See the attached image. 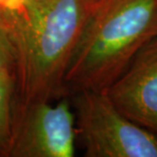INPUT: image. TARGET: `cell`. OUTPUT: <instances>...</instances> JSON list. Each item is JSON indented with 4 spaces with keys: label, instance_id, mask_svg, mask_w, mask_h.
<instances>
[{
    "label": "cell",
    "instance_id": "1",
    "mask_svg": "<svg viewBox=\"0 0 157 157\" xmlns=\"http://www.w3.org/2000/svg\"><path fill=\"white\" fill-rule=\"evenodd\" d=\"M92 10L84 0H18L8 25L17 52V114L67 96L64 77Z\"/></svg>",
    "mask_w": 157,
    "mask_h": 157
},
{
    "label": "cell",
    "instance_id": "2",
    "mask_svg": "<svg viewBox=\"0 0 157 157\" xmlns=\"http://www.w3.org/2000/svg\"><path fill=\"white\" fill-rule=\"evenodd\" d=\"M157 35V0H107L91 12L64 77L65 95L105 92Z\"/></svg>",
    "mask_w": 157,
    "mask_h": 157
},
{
    "label": "cell",
    "instance_id": "3",
    "mask_svg": "<svg viewBox=\"0 0 157 157\" xmlns=\"http://www.w3.org/2000/svg\"><path fill=\"white\" fill-rule=\"evenodd\" d=\"M68 97L85 156L157 157V133L125 117L105 92L82 90Z\"/></svg>",
    "mask_w": 157,
    "mask_h": 157
},
{
    "label": "cell",
    "instance_id": "4",
    "mask_svg": "<svg viewBox=\"0 0 157 157\" xmlns=\"http://www.w3.org/2000/svg\"><path fill=\"white\" fill-rule=\"evenodd\" d=\"M76 141V117L64 96L55 105L41 102L18 112L9 157H74Z\"/></svg>",
    "mask_w": 157,
    "mask_h": 157
},
{
    "label": "cell",
    "instance_id": "5",
    "mask_svg": "<svg viewBox=\"0 0 157 157\" xmlns=\"http://www.w3.org/2000/svg\"><path fill=\"white\" fill-rule=\"evenodd\" d=\"M105 93L125 117L157 133V35L136 53Z\"/></svg>",
    "mask_w": 157,
    "mask_h": 157
},
{
    "label": "cell",
    "instance_id": "6",
    "mask_svg": "<svg viewBox=\"0 0 157 157\" xmlns=\"http://www.w3.org/2000/svg\"><path fill=\"white\" fill-rule=\"evenodd\" d=\"M17 83L0 77V157H9L17 122Z\"/></svg>",
    "mask_w": 157,
    "mask_h": 157
},
{
    "label": "cell",
    "instance_id": "7",
    "mask_svg": "<svg viewBox=\"0 0 157 157\" xmlns=\"http://www.w3.org/2000/svg\"><path fill=\"white\" fill-rule=\"evenodd\" d=\"M17 52L11 28L0 21V77H10L17 80Z\"/></svg>",
    "mask_w": 157,
    "mask_h": 157
},
{
    "label": "cell",
    "instance_id": "8",
    "mask_svg": "<svg viewBox=\"0 0 157 157\" xmlns=\"http://www.w3.org/2000/svg\"><path fill=\"white\" fill-rule=\"evenodd\" d=\"M18 0H0V21L8 24L12 9Z\"/></svg>",
    "mask_w": 157,
    "mask_h": 157
},
{
    "label": "cell",
    "instance_id": "9",
    "mask_svg": "<svg viewBox=\"0 0 157 157\" xmlns=\"http://www.w3.org/2000/svg\"><path fill=\"white\" fill-rule=\"evenodd\" d=\"M86 2V4L89 6L91 10H94L97 7H99L100 5H102L103 3H105L107 0H84Z\"/></svg>",
    "mask_w": 157,
    "mask_h": 157
}]
</instances>
